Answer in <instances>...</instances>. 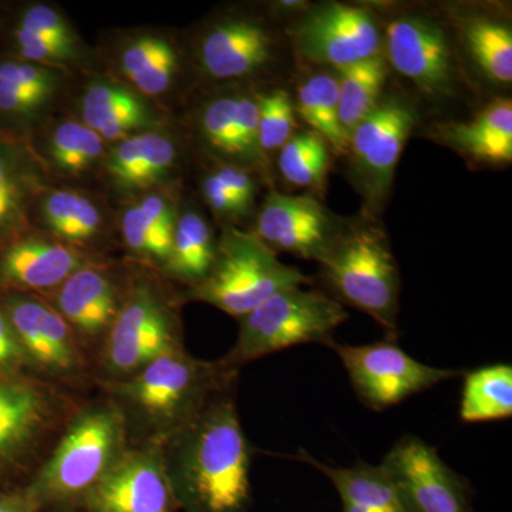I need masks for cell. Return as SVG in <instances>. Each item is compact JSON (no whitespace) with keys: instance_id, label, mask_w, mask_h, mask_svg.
<instances>
[{"instance_id":"cell-1","label":"cell","mask_w":512,"mask_h":512,"mask_svg":"<svg viewBox=\"0 0 512 512\" xmlns=\"http://www.w3.org/2000/svg\"><path fill=\"white\" fill-rule=\"evenodd\" d=\"M158 446L178 510L248 512L252 448L227 393Z\"/></svg>"},{"instance_id":"cell-2","label":"cell","mask_w":512,"mask_h":512,"mask_svg":"<svg viewBox=\"0 0 512 512\" xmlns=\"http://www.w3.org/2000/svg\"><path fill=\"white\" fill-rule=\"evenodd\" d=\"M126 417L116 404L80 413L23 497L37 512L80 511L90 491L127 450Z\"/></svg>"},{"instance_id":"cell-3","label":"cell","mask_w":512,"mask_h":512,"mask_svg":"<svg viewBox=\"0 0 512 512\" xmlns=\"http://www.w3.org/2000/svg\"><path fill=\"white\" fill-rule=\"evenodd\" d=\"M234 372L224 362H204L180 348L124 379L116 392L121 402L163 439L224 394Z\"/></svg>"},{"instance_id":"cell-4","label":"cell","mask_w":512,"mask_h":512,"mask_svg":"<svg viewBox=\"0 0 512 512\" xmlns=\"http://www.w3.org/2000/svg\"><path fill=\"white\" fill-rule=\"evenodd\" d=\"M318 262L336 301L366 313L396 336L400 274L383 231L342 229Z\"/></svg>"},{"instance_id":"cell-5","label":"cell","mask_w":512,"mask_h":512,"mask_svg":"<svg viewBox=\"0 0 512 512\" xmlns=\"http://www.w3.org/2000/svg\"><path fill=\"white\" fill-rule=\"evenodd\" d=\"M349 319L333 296L302 286L285 289L239 319L234 348L222 362L235 367L306 343L328 346Z\"/></svg>"},{"instance_id":"cell-6","label":"cell","mask_w":512,"mask_h":512,"mask_svg":"<svg viewBox=\"0 0 512 512\" xmlns=\"http://www.w3.org/2000/svg\"><path fill=\"white\" fill-rule=\"evenodd\" d=\"M306 284L308 276L279 261L254 232L227 227L210 274L191 288V298L241 319L276 293Z\"/></svg>"},{"instance_id":"cell-7","label":"cell","mask_w":512,"mask_h":512,"mask_svg":"<svg viewBox=\"0 0 512 512\" xmlns=\"http://www.w3.org/2000/svg\"><path fill=\"white\" fill-rule=\"evenodd\" d=\"M328 348L342 360L360 402L375 412L464 375L461 370L424 365L393 342L353 346L332 340Z\"/></svg>"},{"instance_id":"cell-8","label":"cell","mask_w":512,"mask_h":512,"mask_svg":"<svg viewBox=\"0 0 512 512\" xmlns=\"http://www.w3.org/2000/svg\"><path fill=\"white\" fill-rule=\"evenodd\" d=\"M380 467L409 512H474L466 478L414 434L397 440Z\"/></svg>"},{"instance_id":"cell-9","label":"cell","mask_w":512,"mask_h":512,"mask_svg":"<svg viewBox=\"0 0 512 512\" xmlns=\"http://www.w3.org/2000/svg\"><path fill=\"white\" fill-rule=\"evenodd\" d=\"M180 348L173 312L151 286L141 284L121 303L111 323L104 363L111 376L124 380Z\"/></svg>"},{"instance_id":"cell-10","label":"cell","mask_w":512,"mask_h":512,"mask_svg":"<svg viewBox=\"0 0 512 512\" xmlns=\"http://www.w3.org/2000/svg\"><path fill=\"white\" fill-rule=\"evenodd\" d=\"M293 45L306 62L339 70L382 55L383 36L369 10L328 3L303 16L292 30Z\"/></svg>"},{"instance_id":"cell-11","label":"cell","mask_w":512,"mask_h":512,"mask_svg":"<svg viewBox=\"0 0 512 512\" xmlns=\"http://www.w3.org/2000/svg\"><path fill=\"white\" fill-rule=\"evenodd\" d=\"M83 512H178L160 446L126 450L90 491Z\"/></svg>"},{"instance_id":"cell-12","label":"cell","mask_w":512,"mask_h":512,"mask_svg":"<svg viewBox=\"0 0 512 512\" xmlns=\"http://www.w3.org/2000/svg\"><path fill=\"white\" fill-rule=\"evenodd\" d=\"M387 63L431 99L453 92L454 63L439 23L423 16H400L383 37Z\"/></svg>"},{"instance_id":"cell-13","label":"cell","mask_w":512,"mask_h":512,"mask_svg":"<svg viewBox=\"0 0 512 512\" xmlns=\"http://www.w3.org/2000/svg\"><path fill=\"white\" fill-rule=\"evenodd\" d=\"M340 231L315 198L272 191L259 212L254 234L275 254L288 252L319 261Z\"/></svg>"},{"instance_id":"cell-14","label":"cell","mask_w":512,"mask_h":512,"mask_svg":"<svg viewBox=\"0 0 512 512\" xmlns=\"http://www.w3.org/2000/svg\"><path fill=\"white\" fill-rule=\"evenodd\" d=\"M414 121L413 110L403 101H380L350 134L348 154L365 177L369 191L379 198L390 190Z\"/></svg>"},{"instance_id":"cell-15","label":"cell","mask_w":512,"mask_h":512,"mask_svg":"<svg viewBox=\"0 0 512 512\" xmlns=\"http://www.w3.org/2000/svg\"><path fill=\"white\" fill-rule=\"evenodd\" d=\"M29 365L52 375H67L79 365L69 323L46 303L25 295L9 296L3 306Z\"/></svg>"},{"instance_id":"cell-16","label":"cell","mask_w":512,"mask_h":512,"mask_svg":"<svg viewBox=\"0 0 512 512\" xmlns=\"http://www.w3.org/2000/svg\"><path fill=\"white\" fill-rule=\"evenodd\" d=\"M86 265V256L59 239L20 238L0 252V285L20 291L57 289Z\"/></svg>"},{"instance_id":"cell-17","label":"cell","mask_w":512,"mask_h":512,"mask_svg":"<svg viewBox=\"0 0 512 512\" xmlns=\"http://www.w3.org/2000/svg\"><path fill=\"white\" fill-rule=\"evenodd\" d=\"M272 56V39L258 23L229 19L204 36L200 62L207 76L232 80L258 72Z\"/></svg>"},{"instance_id":"cell-18","label":"cell","mask_w":512,"mask_h":512,"mask_svg":"<svg viewBox=\"0 0 512 512\" xmlns=\"http://www.w3.org/2000/svg\"><path fill=\"white\" fill-rule=\"evenodd\" d=\"M104 170L117 191L134 194L163 183L174 170L178 151L158 128L124 138L104 156Z\"/></svg>"},{"instance_id":"cell-19","label":"cell","mask_w":512,"mask_h":512,"mask_svg":"<svg viewBox=\"0 0 512 512\" xmlns=\"http://www.w3.org/2000/svg\"><path fill=\"white\" fill-rule=\"evenodd\" d=\"M80 116L82 123L96 131L104 143H119L160 124L157 114L140 93L109 80L87 87L80 103Z\"/></svg>"},{"instance_id":"cell-20","label":"cell","mask_w":512,"mask_h":512,"mask_svg":"<svg viewBox=\"0 0 512 512\" xmlns=\"http://www.w3.org/2000/svg\"><path fill=\"white\" fill-rule=\"evenodd\" d=\"M201 133L212 150L242 164H261L265 157L258 143L256 96H221L201 114Z\"/></svg>"},{"instance_id":"cell-21","label":"cell","mask_w":512,"mask_h":512,"mask_svg":"<svg viewBox=\"0 0 512 512\" xmlns=\"http://www.w3.org/2000/svg\"><path fill=\"white\" fill-rule=\"evenodd\" d=\"M55 309L70 328L96 338L110 329L120 302L109 276L86 264L56 289Z\"/></svg>"},{"instance_id":"cell-22","label":"cell","mask_w":512,"mask_h":512,"mask_svg":"<svg viewBox=\"0 0 512 512\" xmlns=\"http://www.w3.org/2000/svg\"><path fill=\"white\" fill-rule=\"evenodd\" d=\"M440 134L451 147L478 163L510 164L512 101H491L473 119L447 124L441 128Z\"/></svg>"},{"instance_id":"cell-23","label":"cell","mask_w":512,"mask_h":512,"mask_svg":"<svg viewBox=\"0 0 512 512\" xmlns=\"http://www.w3.org/2000/svg\"><path fill=\"white\" fill-rule=\"evenodd\" d=\"M296 458L328 478L339 494L342 512H409L380 464L357 461L352 467L328 466L305 450H299Z\"/></svg>"},{"instance_id":"cell-24","label":"cell","mask_w":512,"mask_h":512,"mask_svg":"<svg viewBox=\"0 0 512 512\" xmlns=\"http://www.w3.org/2000/svg\"><path fill=\"white\" fill-rule=\"evenodd\" d=\"M49 404L32 384L0 375V461L16 456L36 439Z\"/></svg>"},{"instance_id":"cell-25","label":"cell","mask_w":512,"mask_h":512,"mask_svg":"<svg viewBox=\"0 0 512 512\" xmlns=\"http://www.w3.org/2000/svg\"><path fill=\"white\" fill-rule=\"evenodd\" d=\"M119 64L137 93L156 97L173 86L180 59L170 40L147 33L128 40L121 49Z\"/></svg>"},{"instance_id":"cell-26","label":"cell","mask_w":512,"mask_h":512,"mask_svg":"<svg viewBox=\"0 0 512 512\" xmlns=\"http://www.w3.org/2000/svg\"><path fill=\"white\" fill-rule=\"evenodd\" d=\"M215 255L217 239L208 222L198 212H181L165 271L194 288L210 274Z\"/></svg>"},{"instance_id":"cell-27","label":"cell","mask_w":512,"mask_h":512,"mask_svg":"<svg viewBox=\"0 0 512 512\" xmlns=\"http://www.w3.org/2000/svg\"><path fill=\"white\" fill-rule=\"evenodd\" d=\"M512 367L497 363L464 373L460 419L464 423H484L511 419Z\"/></svg>"},{"instance_id":"cell-28","label":"cell","mask_w":512,"mask_h":512,"mask_svg":"<svg viewBox=\"0 0 512 512\" xmlns=\"http://www.w3.org/2000/svg\"><path fill=\"white\" fill-rule=\"evenodd\" d=\"M295 110L338 156L348 154L349 137L339 120L338 79L318 73L303 80L296 90Z\"/></svg>"},{"instance_id":"cell-29","label":"cell","mask_w":512,"mask_h":512,"mask_svg":"<svg viewBox=\"0 0 512 512\" xmlns=\"http://www.w3.org/2000/svg\"><path fill=\"white\" fill-rule=\"evenodd\" d=\"M387 74L382 55L338 70L339 120L348 137L379 106Z\"/></svg>"},{"instance_id":"cell-30","label":"cell","mask_w":512,"mask_h":512,"mask_svg":"<svg viewBox=\"0 0 512 512\" xmlns=\"http://www.w3.org/2000/svg\"><path fill=\"white\" fill-rule=\"evenodd\" d=\"M43 225L59 241L74 245L93 239L103 227L99 205L76 191H49L40 200Z\"/></svg>"},{"instance_id":"cell-31","label":"cell","mask_w":512,"mask_h":512,"mask_svg":"<svg viewBox=\"0 0 512 512\" xmlns=\"http://www.w3.org/2000/svg\"><path fill=\"white\" fill-rule=\"evenodd\" d=\"M464 42L481 72L494 83L512 82L510 26L485 16H470L463 25Z\"/></svg>"},{"instance_id":"cell-32","label":"cell","mask_w":512,"mask_h":512,"mask_svg":"<svg viewBox=\"0 0 512 512\" xmlns=\"http://www.w3.org/2000/svg\"><path fill=\"white\" fill-rule=\"evenodd\" d=\"M104 146L103 138L92 128L82 121L67 120L57 124L47 138L46 156L59 173L82 175L106 156Z\"/></svg>"},{"instance_id":"cell-33","label":"cell","mask_w":512,"mask_h":512,"mask_svg":"<svg viewBox=\"0 0 512 512\" xmlns=\"http://www.w3.org/2000/svg\"><path fill=\"white\" fill-rule=\"evenodd\" d=\"M330 165V148L319 134L302 131L279 150L278 167L286 183L316 188L325 183Z\"/></svg>"},{"instance_id":"cell-34","label":"cell","mask_w":512,"mask_h":512,"mask_svg":"<svg viewBox=\"0 0 512 512\" xmlns=\"http://www.w3.org/2000/svg\"><path fill=\"white\" fill-rule=\"evenodd\" d=\"M28 195L29 184L18 150L0 137V239L25 225Z\"/></svg>"},{"instance_id":"cell-35","label":"cell","mask_w":512,"mask_h":512,"mask_svg":"<svg viewBox=\"0 0 512 512\" xmlns=\"http://www.w3.org/2000/svg\"><path fill=\"white\" fill-rule=\"evenodd\" d=\"M258 143L262 156L281 150L296 131L295 103L282 89L258 94Z\"/></svg>"},{"instance_id":"cell-36","label":"cell","mask_w":512,"mask_h":512,"mask_svg":"<svg viewBox=\"0 0 512 512\" xmlns=\"http://www.w3.org/2000/svg\"><path fill=\"white\" fill-rule=\"evenodd\" d=\"M121 237L128 251L156 264H167L173 238L158 231L137 204L130 205L121 217Z\"/></svg>"},{"instance_id":"cell-37","label":"cell","mask_w":512,"mask_h":512,"mask_svg":"<svg viewBox=\"0 0 512 512\" xmlns=\"http://www.w3.org/2000/svg\"><path fill=\"white\" fill-rule=\"evenodd\" d=\"M0 83L45 107L59 87V73L26 60H6L0 63Z\"/></svg>"},{"instance_id":"cell-38","label":"cell","mask_w":512,"mask_h":512,"mask_svg":"<svg viewBox=\"0 0 512 512\" xmlns=\"http://www.w3.org/2000/svg\"><path fill=\"white\" fill-rule=\"evenodd\" d=\"M15 42L22 60L55 69L56 64L74 62L82 57V46L69 45L50 37L15 30Z\"/></svg>"},{"instance_id":"cell-39","label":"cell","mask_w":512,"mask_h":512,"mask_svg":"<svg viewBox=\"0 0 512 512\" xmlns=\"http://www.w3.org/2000/svg\"><path fill=\"white\" fill-rule=\"evenodd\" d=\"M16 29L25 30L33 35L50 37L59 42L69 43V45H80L79 37L70 28L67 20L52 6H30L20 16Z\"/></svg>"},{"instance_id":"cell-40","label":"cell","mask_w":512,"mask_h":512,"mask_svg":"<svg viewBox=\"0 0 512 512\" xmlns=\"http://www.w3.org/2000/svg\"><path fill=\"white\" fill-rule=\"evenodd\" d=\"M222 187L237 201L244 214H248L252 202H254L256 185L254 177L245 168L239 165H228L214 171Z\"/></svg>"},{"instance_id":"cell-41","label":"cell","mask_w":512,"mask_h":512,"mask_svg":"<svg viewBox=\"0 0 512 512\" xmlns=\"http://www.w3.org/2000/svg\"><path fill=\"white\" fill-rule=\"evenodd\" d=\"M29 365L22 346L16 338L8 316L0 308V375L12 376L20 367Z\"/></svg>"},{"instance_id":"cell-42","label":"cell","mask_w":512,"mask_h":512,"mask_svg":"<svg viewBox=\"0 0 512 512\" xmlns=\"http://www.w3.org/2000/svg\"><path fill=\"white\" fill-rule=\"evenodd\" d=\"M202 197L215 214L222 218H238L245 215L237 201L222 187L217 175L210 173L202 180Z\"/></svg>"},{"instance_id":"cell-43","label":"cell","mask_w":512,"mask_h":512,"mask_svg":"<svg viewBox=\"0 0 512 512\" xmlns=\"http://www.w3.org/2000/svg\"><path fill=\"white\" fill-rule=\"evenodd\" d=\"M0 512H37L22 495L0 497Z\"/></svg>"}]
</instances>
